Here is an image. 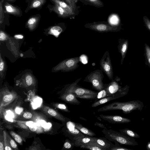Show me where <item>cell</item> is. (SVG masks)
Returning a JSON list of instances; mask_svg holds the SVG:
<instances>
[{"instance_id": "cell-1", "label": "cell", "mask_w": 150, "mask_h": 150, "mask_svg": "<svg viewBox=\"0 0 150 150\" xmlns=\"http://www.w3.org/2000/svg\"><path fill=\"white\" fill-rule=\"evenodd\" d=\"M144 107L143 103L138 100H131L124 102H115L99 108L97 111L100 112L120 110H122L124 113L127 114L134 110L142 111Z\"/></svg>"}, {"instance_id": "cell-2", "label": "cell", "mask_w": 150, "mask_h": 150, "mask_svg": "<svg viewBox=\"0 0 150 150\" xmlns=\"http://www.w3.org/2000/svg\"><path fill=\"white\" fill-rule=\"evenodd\" d=\"M105 137L110 141L115 143L120 144L127 145L135 146L138 145L137 142L134 138L128 136L120 132L111 129H108L105 127L102 130Z\"/></svg>"}, {"instance_id": "cell-3", "label": "cell", "mask_w": 150, "mask_h": 150, "mask_svg": "<svg viewBox=\"0 0 150 150\" xmlns=\"http://www.w3.org/2000/svg\"><path fill=\"white\" fill-rule=\"evenodd\" d=\"M104 77L101 70L96 69L88 74L85 78L83 81L91 83L92 87L99 91L104 88L103 80Z\"/></svg>"}, {"instance_id": "cell-4", "label": "cell", "mask_w": 150, "mask_h": 150, "mask_svg": "<svg viewBox=\"0 0 150 150\" xmlns=\"http://www.w3.org/2000/svg\"><path fill=\"white\" fill-rule=\"evenodd\" d=\"M100 69L110 80L113 79V71L109 52L106 51L100 62Z\"/></svg>"}, {"instance_id": "cell-5", "label": "cell", "mask_w": 150, "mask_h": 150, "mask_svg": "<svg viewBox=\"0 0 150 150\" xmlns=\"http://www.w3.org/2000/svg\"><path fill=\"white\" fill-rule=\"evenodd\" d=\"M79 57L67 59L61 62L58 66L57 69L64 72L72 71L78 68L80 62Z\"/></svg>"}, {"instance_id": "cell-6", "label": "cell", "mask_w": 150, "mask_h": 150, "mask_svg": "<svg viewBox=\"0 0 150 150\" xmlns=\"http://www.w3.org/2000/svg\"><path fill=\"white\" fill-rule=\"evenodd\" d=\"M81 79V78L78 79L74 82L70 84L67 87L66 92L72 93L75 95L76 97L85 95L98 94L97 92L77 86L78 83Z\"/></svg>"}, {"instance_id": "cell-7", "label": "cell", "mask_w": 150, "mask_h": 150, "mask_svg": "<svg viewBox=\"0 0 150 150\" xmlns=\"http://www.w3.org/2000/svg\"><path fill=\"white\" fill-rule=\"evenodd\" d=\"M85 27L99 32H114L117 31L118 28L116 26L111 25L106 23H87Z\"/></svg>"}, {"instance_id": "cell-8", "label": "cell", "mask_w": 150, "mask_h": 150, "mask_svg": "<svg viewBox=\"0 0 150 150\" xmlns=\"http://www.w3.org/2000/svg\"><path fill=\"white\" fill-rule=\"evenodd\" d=\"M99 116L103 120L112 124L128 123L131 121L130 119L120 116L100 114Z\"/></svg>"}, {"instance_id": "cell-9", "label": "cell", "mask_w": 150, "mask_h": 150, "mask_svg": "<svg viewBox=\"0 0 150 150\" xmlns=\"http://www.w3.org/2000/svg\"><path fill=\"white\" fill-rule=\"evenodd\" d=\"M67 127L70 136L71 137L73 142H74L75 140L85 136L75 127L74 122L68 121L67 123Z\"/></svg>"}, {"instance_id": "cell-10", "label": "cell", "mask_w": 150, "mask_h": 150, "mask_svg": "<svg viewBox=\"0 0 150 150\" xmlns=\"http://www.w3.org/2000/svg\"><path fill=\"white\" fill-rule=\"evenodd\" d=\"M126 95L125 93L119 92L113 94L110 96L95 101L91 105V107L95 108L97 106L108 102L112 100L118 98Z\"/></svg>"}, {"instance_id": "cell-11", "label": "cell", "mask_w": 150, "mask_h": 150, "mask_svg": "<svg viewBox=\"0 0 150 150\" xmlns=\"http://www.w3.org/2000/svg\"><path fill=\"white\" fill-rule=\"evenodd\" d=\"M95 142L105 150H110L115 145L105 137H96Z\"/></svg>"}, {"instance_id": "cell-12", "label": "cell", "mask_w": 150, "mask_h": 150, "mask_svg": "<svg viewBox=\"0 0 150 150\" xmlns=\"http://www.w3.org/2000/svg\"><path fill=\"white\" fill-rule=\"evenodd\" d=\"M96 139V137L85 136L75 140L74 142V145L75 146L80 147L84 144L93 142Z\"/></svg>"}, {"instance_id": "cell-13", "label": "cell", "mask_w": 150, "mask_h": 150, "mask_svg": "<svg viewBox=\"0 0 150 150\" xmlns=\"http://www.w3.org/2000/svg\"><path fill=\"white\" fill-rule=\"evenodd\" d=\"M76 98L75 95L71 92H66L62 96L63 99L69 103L73 105H79L81 102Z\"/></svg>"}, {"instance_id": "cell-14", "label": "cell", "mask_w": 150, "mask_h": 150, "mask_svg": "<svg viewBox=\"0 0 150 150\" xmlns=\"http://www.w3.org/2000/svg\"><path fill=\"white\" fill-rule=\"evenodd\" d=\"M75 127L87 136L93 137L96 136L95 133L88 128L83 126L81 124L74 122Z\"/></svg>"}, {"instance_id": "cell-15", "label": "cell", "mask_w": 150, "mask_h": 150, "mask_svg": "<svg viewBox=\"0 0 150 150\" xmlns=\"http://www.w3.org/2000/svg\"><path fill=\"white\" fill-rule=\"evenodd\" d=\"M52 10L62 17H67L72 15L55 3Z\"/></svg>"}, {"instance_id": "cell-16", "label": "cell", "mask_w": 150, "mask_h": 150, "mask_svg": "<svg viewBox=\"0 0 150 150\" xmlns=\"http://www.w3.org/2000/svg\"><path fill=\"white\" fill-rule=\"evenodd\" d=\"M6 13L14 15H19L21 13L19 9L8 3H6L4 5Z\"/></svg>"}, {"instance_id": "cell-17", "label": "cell", "mask_w": 150, "mask_h": 150, "mask_svg": "<svg viewBox=\"0 0 150 150\" xmlns=\"http://www.w3.org/2000/svg\"><path fill=\"white\" fill-rule=\"evenodd\" d=\"M128 45L127 40H125L120 43L118 48L122 55L121 64H122L127 52Z\"/></svg>"}, {"instance_id": "cell-18", "label": "cell", "mask_w": 150, "mask_h": 150, "mask_svg": "<svg viewBox=\"0 0 150 150\" xmlns=\"http://www.w3.org/2000/svg\"><path fill=\"white\" fill-rule=\"evenodd\" d=\"M55 4H57L63 8L68 12L74 14V9L69 5H68L64 2L60 0H52Z\"/></svg>"}, {"instance_id": "cell-19", "label": "cell", "mask_w": 150, "mask_h": 150, "mask_svg": "<svg viewBox=\"0 0 150 150\" xmlns=\"http://www.w3.org/2000/svg\"><path fill=\"white\" fill-rule=\"evenodd\" d=\"M80 147L81 148L91 150H105L104 149L97 144L95 141L92 143L82 145Z\"/></svg>"}, {"instance_id": "cell-20", "label": "cell", "mask_w": 150, "mask_h": 150, "mask_svg": "<svg viewBox=\"0 0 150 150\" xmlns=\"http://www.w3.org/2000/svg\"><path fill=\"white\" fill-rule=\"evenodd\" d=\"M119 131L122 134L134 138H139L140 137L137 133L127 128L120 129Z\"/></svg>"}, {"instance_id": "cell-21", "label": "cell", "mask_w": 150, "mask_h": 150, "mask_svg": "<svg viewBox=\"0 0 150 150\" xmlns=\"http://www.w3.org/2000/svg\"><path fill=\"white\" fill-rule=\"evenodd\" d=\"M39 20V18L37 17H32L29 18L27 22L28 27L30 29H33L37 25Z\"/></svg>"}, {"instance_id": "cell-22", "label": "cell", "mask_w": 150, "mask_h": 150, "mask_svg": "<svg viewBox=\"0 0 150 150\" xmlns=\"http://www.w3.org/2000/svg\"><path fill=\"white\" fill-rule=\"evenodd\" d=\"M45 0H33L30 6V8H38L41 6L45 2Z\"/></svg>"}, {"instance_id": "cell-23", "label": "cell", "mask_w": 150, "mask_h": 150, "mask_svg": "<svg viewBox=\"0 0 150 150\" xmlns=\"http://www.w3.org/2000/svg\"><path fill=\"white\" fill-rule=\"evenodd\" d=\"M3 139L4 149L6 150H12L7 137V134L5 131H3Z\"/></svg>"}, {"instance_id": "cell-24", "label": "cell", "mask_w": 150, "mask_h": 150, "mask_svg": "<svg viewBox=\"0 0 150 150\" xmlns=\"http://www.w3.org/2000/svg\"><path fill=\"white\" fill-rule=\"evenodd\" d=\"M62 31L61 28L59 27L55 26L51 28L50 31V33L55 36H58Z\"/></svg>"}, {"instance_id": "cell-25", "label": "cell", "mask_w": 150, "mask_h": 150, "mask_svg": "<svg viewBox=\"0 0 150 150\" xmlns=\"http://www.w3.org/2000/svg\"><path fill=\"white\" fill-rule=\"evenodd\" d=\"M108 96V93L107 89L104 86V89L99 91V92L98 93L96 99H101Z\"/></svg>"}, {"instance_id": "cell-26", "label": "cell", "mask_w": 150, "mask_h": 150, "mask_svg": "<svg viewBox=\"0 0 150 150\" xmlns=\"http://www.w3.org/2000/svg\"><path fill=\"white\" fill-rule=\"evenodd\" d=\"M93 5L99 7L103 6L102 2L100 0H85Z\"/></svg>"}, {"instance_id": "cell-27", "label": "cell", "mask_w": 150, "mask_h": 150, "mask_svg": "<svg viewBox=\"0 0 150 150\" xmlns=\"http://www.w3.org/2000/svg\"><path fill=\"white\" fill-rule=\"evenodd\" d=\"M3 2L4 0H1L0 2V22L1 24L3 23L4 18V11L2 6Z\"/></svg>"}, {"instance_id": "cell-28", "label": "cell", "mask_w": 150, "mask_h": 150, "mask_svg": "<svg viewBox=\"0 0 150 150\" xmlns=\"http://www.w3.org/2000/svg\"><path fill=\"white\" fill-rule=\"evenodd\" d=\"M132 149H128L125 147L121 146L119 143L116 144H115V145L110 148V150H131Z\"/></svg>"}, {"instance_id": "cell-29", "label": "cell", "mask_w": 150, "mask_h": 150, "mask_svg": "<svg viewBox=\"0 0 150 150\" xmlns=\"http://www.w3.org/2000/svg\"><path fill=\"white\" fill-rule=\"evenodd\" d=\"M10 133L16 142L20 144L22 143V139L19 135L16 134L12 131Z\"/></svg>"}, {"instance_id": "cell-30", "label": "cell", "mask_w": 150, "mask_h": 150, "mask_svg": "<svg viewBox=\"0 0 150 150\" xmlns=\"http://www.w3.org/2000/svg\"><path fill=\"white\" fill-rule=\"evenodd\" d=\"M7 136L11 146L13 149H16L17 148V145L15 141L7 134Z\"/></svg>"}, {"instance_id": "cell-31", "label": "cell", "mask_w": 150, "mask_h": 150, "mask_svg": "<svg viewBox=\"0 0 150 150\" xmlns=\"http://www.w3.org/2000/svg\"><path fill=\"white\" fill-rule=\"evenodd\" d=\"M143 21L145 26L150 31V20L149 18L146 16L143 17Z\"/></svg>"}, {"instance_id": "cell-32", "label": "cell", "mask_w": 150, "mask_h": 150, "mask_svg": "<svg viewBox=\"0 0 150 150\" xmlns=\"http://www.w3.org/2000/svg\"><path fill=\"white\" fill-rule=\"evenodd\" d=\"M74 146V142H71L69 140L66 141L64 144V147L67 149H70L71 148H73Z\"/></svg>"}, {"instance_id": "cell-33", "label": "cell", "mask_w": 150, "mask_h": 150, "mask_svg": "<svg viewBox=\"0 0 150 150\" xmlns=\"http://www.w3.org/2000/svg\"><path fill=\"white\" fill-rule=\"evenodd\" d=\"M109 21L111 24L115 25L118 22V17L116 15H113L111 16L109 19Z\"/></svg>"}, {"instance_id": "cell-34", "label": "cell", "mask_w": 150, "mask_h": 150, "mask_svg": "<svg viewBox=\"0 0 150 150\" xmlns=\"http://www.w3.org/2000/svg\"><path fill=\"white\" fill-rule=\"evenodd\" d=\"M145 49L146 58L150 65V48L146 44H145Z\"/></svg>"}, {"instance_id": "cell-35", "label": "cell", "mask_w": 150, "mask_h": 150, "mask_svg": "<svg viewBox=\"0 0 150 150\" xmlns=\"http://www.w3.org/2000/svg\"><path fill=\"white\" fill-rule=\"evenodd\" d=\"M48 113L50 115L53 116H56L57 115L60 117H61L63 119H65V118L63 117L62 115H58L57 112L54 110L51 109H49L47 111Z\"/></svg>"}, {"instance_id": "cell-36", "label": "cell", "mask_w": 150, "mask_h": 150, "mask_svg": "<svg viewBox=\"0 0 150 150\" xmlns=\"http://www.w3.org/2000/svg\"><path fill=\"white\" fill-rule=\"evenodd\" d=\"M13 98V96L11 94L4 96L3 98V100L5 102H8L11 101Z\"/></svg>"}, {"instance_id": "cell-37", "label": "cell", "mask_w": 150, "mask_h": 150, "mask_svg": "<svg viewBox=\"0 0 150 150\" xmlns=\"http://www.w3.org/2000/svg\"><path fill=\"white\" fill-rule=\"evenodd\" d=\"M40 124L43 127L46 128H50L52 125L51 123H47L44 120H41Z\"/></svg>"}, {"instance_id": "cell-38", "label": "cell", "mask_w": 150, "mask_h": 150, "mask_svg": "<svg viewBox=\"0 0 150 150\" xmlns=\"http://www.w3.org/2000/svg\"><path fill=\"white\" fill-rule=\"evenodd\" d=\"M26 81L28 86H30L32 83L33 79L32 77L30 75L27 76L26 78Z\"/></svg>"}, {"instance_id": "cell-39", "label": "cell", "mask_w": 150, "mask_h": 150, "mask_svg": "<svg viewBox=\"0 0 150 150\" xmlns=\"http://www.w3.org/2000/svg\"><path fill=\"white\" fill-rule=\"evenodd\" d=\"M69 5L74 9L76 8V0H66Z\"/></svg>"}, {"instance_id": "cell-40", "label": "cell", "mask_w": 150, "mask_h": 150, "mask_svg": "<svg viewBox=\"0 0 150 150\" xmlns=\"http://www.w3.org/2000/svg\"><path fill=\"white\" fill-rule=\"evenodd\" d=\"M7 37L6 34L3 31H1L0 33V40L1 41H3L6 40Z\"/></svg>"}, {"instance_id": "cell-41", "label": "cell", "mask_w": 150, "mask_h": 150, "mask_svg": "<svg viewBox=\"0 0 150 150\" xmlns=\"http://www.w3.org/2000/svg\"><path fill=\"white\" fill-rule=\"evenodd\" d=\"M28 127L32 131L34 132L36 130L37 127L34 123L28 126Z\"/></svg>"}, {"instance_id": "cell-42", "label": "cell", "mask_w": 150, "mask_h": 150, "mask_svg": "<svg viewBox=\"0 0 150 150\" xmlns=\"http://www.w3.org/2000/svg\"><path fill=\"white\" fill-rule=\"evenodd\" d=\"M32 114L29 112H25L23 115V117L26 119L30 118L32 117Z\"/></svg>"}, {"instance_id": "cell-43", "label": "cell", "mask_w": 150, "mask_h": 150, "mask_svg": "<svg viewBox=\"0 0 150 150\" xmlns=\"http://www.w3.org/2000/svg\"><path fill=\"white\" fill-rule=\"evenodd\" d=\"M1 138H1V137L0 142V150H4V139L3 140V139Z\"/></svg>"}, {"instance_id": "cell-44", "label": "cell", "mask_w": 150, "mask_h": 150, "mask_svg": "<svg viewBox=\"0 0 150 150\" xmlns=\"http://www.w3.org/2000/svg\"><path fill=\"white\" fill-rule=\"evenodd\" d=\"M23 110L22 108L17 107L15 109V111L17 114H19L23 111Z\"/></svg>"}, {"instance_id": "cell-45", "label": "cell", "mask_w": 150, "mask_h": 150, "mask_svg": "<svg viewBox=\"0 0 150 150\" xmlns=\"http://www.w3.org/2000/svg\"><path fill=\"white\" fill-rule=\"evenodd\" d=\"M4 62L1 60V57L0 64V71H2L4 68Z\"/></svg>"}, {"instance_id": "cell-46", "label": "cell", "mask_w": 150, "mask_h": 150, "mask_svg": "<svg viewBox=\"0 0 150 150\" xmlns=\"http://www.w3.org/2000/svg\"><path fill=\"white\" fill-rule=\"evenodd\" d=\"M7 115L11 117L12 118L13 117L14 115L13 113L10 110H8L6 111Z\"/></svg>"}, {"instance_id": "cell-47", "label": "cell", "mask_w": 150, "mask_h": 150, "mask_svg": "<svg viewBox=\"0 0 150 150\" xmlns=\"http://www.w3.org/2000/svg\"><path fill=\"white\" fill-rule=\"evenodd\" d=\"M5 118L6 120L8 121L11 122H13V120L12 118V117L9 116L8 115H7L5 116Z\"/></svg>"}, {"instance_id": "cell-48", "label": "cell", "mask_w": 150, "mask_h": 150, "mask_svg": "<svg viewBox=\"0 0 150 150\" xmlns=\"http://www.w3.org/2000/svg\"><path fill=\"white\" fill-rule=\"evenodd\" d=\"M95 125L97 126L100 127L104 128L105 127V125H103V124L96 122L95 124Z\"/></svg>"}, {"instance_id": "cell-49", "label": "cell", "mask_w": 150, "mask_h": 150, "mask_svg": "<svg viewBox=\"0 0 150 150\" xmlns=\"http://www.w3.org/2000/svg\"><path fill=\"white\" fill-rule=\"evenodd\" d=\"M14 37L17 39H22L23 38V36L22 35L19 34L15 35Z\"/></svg>"}, {"instance_id": "cell-50", "label": "cell", "mask_w": 150, "mask_h": 150, "mask_svg": "<svg viewBox=\"0 0 150 150\" xmlns=\"http://www.w3.org/2000/svg\"><path fill=\"white\" fill-rule=\"evenodd\" d=\"M146 147L147 150H150V142H147Z\"/></svg>"}, {"instance_id": "cell-51", "label": "cell", "mask_w": 150, "mask_h": 150, "mask_svg": "<svg viewBox=\"0 0 150 150\" xmlns=\"http://www.w3.org/2000/svg\"><path fill=\"white\" fill-rule=\"evenodd\" d=\"M34 123L32 121L27 122H26V125L28 126Z\"/></svg>"}, {"instance_id": "cell-52", "label": "cell", "mask_w": 150, "mask_h": 150, "mask_svg": "<svg viewBox=\"0 0 150 150\" xmlns=\"http://www.w3.org/2000/svg\"><path fill=\"white\" fill-rule=\"evenodd\" d=\"M8 0V1H13V0Z\"/></svg>"}]
</instances>
